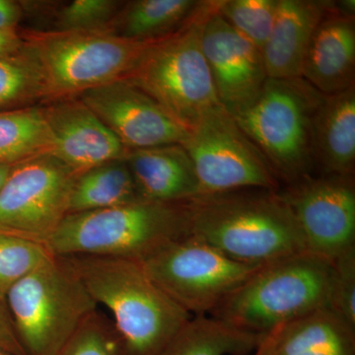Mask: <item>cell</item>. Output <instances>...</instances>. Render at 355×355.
<instances>
[{"label":"cell","instance_id":"obj_1","mask_svg":"<svg viewBox=\"0 0 355 355\" xmlns=\"http://www.w3.org/2000/svg\"><path fill=\"white\" fill-rule=\"evenodd\" d=\"M111 320L127 355H156L193 317L144 270L139 261L62 257Z\"/></svg>","mask_w":355,"mask_h":355},{"label":"cell","instance_id":"obj_2","mask_svg":"<svg viewBox=\"0 0 355 355\" xmlns=\"http://www.w3.org/2000/svg\"><path fill=\"white\" fill-rule=\"evenodd\" d=\"M191 235L231 260L263 266L306 251L291 207L277 191H236L190 200Z\"/></svg>","mask_w":355,"mask_h":355},{"label":"cell","instance_id":"obj_3","mask_svg":"<svg viewBox=\"0 0 355 355\" xmlns=\"http://www.w3.org/2000/svg\"><path fill=\"white\" fill-rule=\"evenodd\" d=\"M191 235L190 200H150L65 216L46 246L57 257L96 256L142 261Z\"/></svg>","mask_w":355,"mask_h":355},{"label":"cell","instance_id":"obj_4","mask_svg":"<svg viewBox=\"0 0 355 355\" xmlns=\"http://www.w3.org/2000/svg\"><path fill=\"white\" fill-rule=\"evenodd\" d=\"M334 261L303 251L266 263L219 304L211 316L240 330L268 335L328 307Z\"/></svg>","mask_w":355,"mask_h":355},{"label":"cell","instance_id":"obj_5","mask_svg":"<svg viewBox=\"0 0 355 355\" xmlns=\"http://www.w3.org/2000/svg\"><path fill=\"white\" fill-rule=\"evenodd\" d=\"M323 96L302 78H268L253 104L233 118L277 179L292 184L310 177L313 121Z\"/></svg>","mask_w":355,"mask_h":355},{"label":"cell","instance_id":"obj_6","mask_svg":"<svg viewBox=\"0 0 355 355\" xmlns=\"http://www.w3.org/2000/svg\"><path fill=\"white\" fill-rule=\"evenodd\" d=\"M6 304L26 355H53L98 304L67 260L55 256L9 291Z\"/></svg>","mask_w":355,"mask_h":355},{"label":"cell","instance_id":"obj_7","mask_svg":"<svg viewBox=\"0 0 355 355\" xmlns=\"http://www.w3.org/2000/svg\"><path fill=\"white\" fill-rule=\"evenodd\" d=\"M22 33L24 46L43 74L48 102L77 97L128 78L153 43L130 41L109 32Z\"/></svg>","mask_w":355,"mask_h":355},{"label":"cell","instance_id":"obj_8","mask_svg":"<svg viewBox=\"0 0 355 355\" xmlns=\"http://www.w3.org/2000/svg\"><path fill=\"white\" fill-rule=\"evenodd\" d=\"M210 2L180 31L153 42L128 77L189 132L203 116L222 108L200 44Z\"/></svg>","mask_w":355,"mask_h":355},{"label":"cell","instance_id":"obj_9","mask_svg":"<svg viewBox=\"0 0 355 355\" xmlns=\"http://www.w3.org/2000/svg\"><path fill=\"white\" fill-rule=\"evenodd\" d=\"M139 261L161 289L195 316L211 314L261 266L231 260L193 235Z\"/></svg>","mask_w":355,"mask_h":355},{"label":"cell","instance_id":"obj_10","mask_svg":"<svg viewBox=\"0 0 355 355\" xmlns=\"http://www.w3.org/2000/svg\"><path fill=\"white\" fill-rule=\"evenodd\" d=\"M183 146L193 161L200 196L277 191V177L266 159L223 108L203 116Z\"/></svg>","mask_w":355,"mask_h":355},{"label":"cell","instance_id":"obj_11","mask_svg":"<svg viewBox=\"0 0 355 355\" xmlns=\"http://www.w3.org/2000/svg\"><path fill=\"white\" fill-rule=\"evenodd\" d=\"M76 178L51 153L14 165L0 189V232L46 245L69 214Z\"/></svg>","mask_w":355,"mask_h":355},{"label":"cell","instance_id":"obj_12","mask_svg":"<svg viewBox=\"0 0 355 355\" xmlns=\"http://www.w3.org/2000/svg\"><path fill=\"white\" fill-rule=\"evenodd\" d=\"M279 193L297 221L306 251L335 261L355 248L354 175L310 176Z\"/></svg>","mask_w":355,"mask_h":355},{"label":"cell","instance_id":"obj_13","mask_svg":"<svg viewBox=\"0 0 355 355\" xmlns=\"http://www.w3.org/2000/svg\"><path fill=\"white\" fill-rule=\"evenodd\" d=\"M200 44L219 104L235 118L253 104L268 80L263 55L217 12L216 1L203 16Z\"/></svg>","mask_w":355,"mask_h":355},{"label":"cell","instance_id":"obj_14","mask_svg":"<svg viewBox=\"0 0 355 355\" xmlns=\"http://www.w3.org/2000/svg\"><path fill=\"white\" fill-rule=\"evenodd\" d=\"M130 150L181 144L190 132L128 78L77 96Z\"/></svg>","mask_w":355,"mask_h":355},{"label":"cell","instance_id":"obj_15","mask_svg":"<svg viewBox=\"0 0 355 355\" xmlns=\"http://www.w3.org/2000/svg\"><path fill=\"white\" fill-rule=\"evenodd\" d=\"M53 141V154L76 176L128 150L78 97L42 104Z\"/></svg>","mask_w":355,"mask_h":355},{"label":"cell","instance_id":"obj_16","mask_svg":"<svg viewBox=\"0 0 355 355\" xmlns=\"http://www.w3.org/2000/svg\"><path fill=\"white\" fill-rule=\"evenodd\" d=\"M301 78L323 95L354 86V17L340 13L336 2L313 35Z\"/></svg>","mask_w":355,"mask_h":355},{"label":"cell","instance_id":"obj_17","mask_svg":"<svg viewBox=\"0 0 355 355\" xmlns=\"http://www.w3.org/2000/svg\"><path fill=\"white\" fill-rule=\"evenodd\" d=\"M333 6L331 1L279 0L272 33L261 51L268 78H301L313 35Z\"/></svg>","mask_w":355,"mask_h":355},{"label":"cell","instance_id":"obj_18","mask_svg":"<svg viewBox=\"0 0 355 355\" xmlns=\"http://www.w3.org/2000/svg\"><path fill=\"white\" fill-rule=\"evenodd\" d=\"M125 159L144 200L184 202L202 195L193 161L181 144L130 150Z\"/></svg>","mask_w":355,"mask_h":355},{"label":"cell","instance_id":"obj_19","mask_svg":"<svg viewBox=\"0 0 355 355\" xmlns=\"http://www.w3.org/2000/svg\"><path fill=\"white\" fill-rule=\"evenodd\" d=\"M313 157L324 175H354L355 85L324 95L313 121Z\"/></svg>","mask_w":355,"mask_h":355},{"label":"cell","instance_id":"obj_20","mask_svg":"<svg viewBox=\"0 0 355 355\" xmlns=\"http://www.w3.org/2000/svg\"><path fill=\"white\" fill-rule=\"evenodd\" d=\"M273 355H355V328L322 308L280 327Z\"/></svg>","mask_w":355,"mask_h":355},{"label":"cell","instance_id":"obj_21","mask_svg":"<svg viewBox=\"0 0 355 355\" xmlns=\"http://www.w3.org/2000/svg\"><path fill=\"white\" fill-rule=\"evenodd\" d=\"M207 2L197 0L125 1L108 32L130 41H159L188 25Z\"/></svg>","mask_w":355,"mask_h":355},{"label":"cell","instance_id":"obj_22","mask_svg":"<svg viewBox=\"0 0 355 355\" xmlns=\"http://www.w3.org/2000/svg\"><path fill=\"white\" fill-rule=\"evenodd\" d=\"M266 336L202 315L191 317L156 355H246L256 352Z\"/></svg>","mask_w":355,"mask_h":355},{"label":"cell","instance_id":"obj_23","mask_svg":"<svg viewBox=\"0 0 355 355\" xmlns=\"http://www.w3.org/2000/svg\"><path fill=\"white\" fill-rule=\"evenodd\" d=\"M146 200L125 159H116L76 176L70 193L69 214L93 211ZM67 214V216H69Z\"/></svg>","mask_w":355,"mask_h":355},{"label":"cell","instance_id":"obj_24","mask_svg":"<svg viewBox=\"0 0 355 355\" xmlns=\"http://www.w3.org/2000/svg\"><path fill=\"white\" fill-rule=\"evenodd\" d=\"M53 149L42 105L0 112V165H16Z\"/></svg>","mask_w":355,"mask_h":355},{"label":"cell","instance_id":"obj_25","mask_svg":"<svg viewBox=\"0 0 355 355\" xmlns=\"http://www.w3.org/2000/svg\"><path fill=\"white\" fill-rule=\"evenodd\" d=\"M48 102L38 62L25 46L0 57V112L29 108Z\"/></svg>","mask_w":355,"mask_h":355},{"label":"cell","instance_id":"obj_26","mask_svg":"<svg viewBox=\"0 0 355 355\" xmlns=\"http://www.w3.org/2000/svg\"><path fill=\"white\" fill-rule=\"evenodd\" d=\"M53 257L44 243L0 232V302L6 304L9 291Z\"/></svg>","mask_w":355,"mask_h":355},{"label":"cell","instance_id":"obj_27","mask_svg":"<svg viewBox=\"0 0 355 355\" xmlns=\"http://www.w3.org/2000/svg\"><path fill=\"white\" fill-rule=\"evenodd\" d=\"M120 0H73L46 9L51 14L53 32H108L121 10Z\"/></svg>","mask_w":355,"mask_h":355},{"label":"cell","instance_id":"obj_28","mask_svg":"<svg viewBox=\"0 0 355 355\" xmlns=\"http://www.w3.org/2000/svg\"><path fill=\"white\" fill-rule=\"evenodd\" d=\"M277 7L279 0L216 1L217 12L261 53L272 33Z\"/></svg>","mask_w":355,"mask_h":355},{"label":"cell","instance_id":"obj_29","mask_svg":"<svg viewBox=\"0 0 355 355\" xmlns=\"http://www.w3.org/2000/svg\"><path fill=\"white\" fill-rule=\"evenodd\" d=\"M53 355H127L111 320L95 311Z\"/></svg>","mask_w":355,"mask_h":355},{"label":"cell","instance_id":"obj_30","mask_svg":"<svg viewBox=\"0 0 355 355\" xmlns=\"http://www.w3.org/2000/svg\"><path fill=\"white\" fill-rule=\"evenodd\" d=\"M334 265L328 307L355 328V248L336 258Z\"/></svg>","mask_w":355,"mask_h":355},{"label":"cell","instance_id":"obj_31","mask_svg":"<svg viewBox=\"0 0 355 355\" xmlns=\"http://www.w3.org/2000/svg\"><path fill=\"white\" fill-rule=\"evenodd\" d=\"M0 349L10 355H26L16 335L6 305L0 302Z\"/></svg>","mask_w":355,"mask_h":355},{"label":"cell","instance_id":"obj_32","mask_svg":"<svg viewBox=\"0 0 355 355\" xmlns=\"http://www.w3.org/2000/svg\"><path fill=\"white\" fill-rule=\"evenodd\" d=\"M24 14L21 1L0 0V30L18 29Z\"/></svg>","mask_w":355,"mask_h":355},{"label":"cell","instance_id":"obj_33","mask_svg":"<svg viewBox=\"0 0 355 355\" xmlns=\"http://www.w3.org/2000/svg\"><path fill=\"white\" fill-rule=\"evenodd\" d=\"M23 46L24 37L19 30H0V57L17 53Z\"/></svg>","mask_w":355,"mask_h":355},{"label":"cell","instance_id":"obj_34","mask_svg":"<svg viewBox=\"0 0 355 355\" xmlns=\"http://www.w3.org/2000/svg\"><path fill=\"white\" fill-rule=\"evenodd\" d=\"M279 328L275 329V330L270 331L266 336L265 340H263V343H261L260 347L256 349L253 355H273Z\"/></svg>","mask_w":355,"mask_h":355},{"label":"cell","instance_id":"obj_35","mask_svg":"<svg viewBox=\"0 0 355 355\" xmlns=\"http://www.w3.org/2000/svg\"><path fill=\"white\" fill-rule=\"evenodd\" d=\"M14 165H0V189H1L2 184L6 181L7 177H8L9 173L12 169Z\"/></svg>","mask_w":355,"mask_h":355},{"label":"cell","instance_id":"obj_36","mask_svg":"<svg viewBox=\"0 0 355 355\" xmlns=\"http://www.w3.org/2000/svg\"><path fill=\"white\" fill-rule=\"evenodd\" d=\"M0 355H10V354H7V352H4L3 349H0Z\"/></svg>","mask_w":355,"mask_h":355}]
</instances>
